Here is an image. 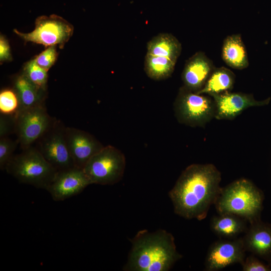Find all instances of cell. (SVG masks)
Returning <instances> with one entry per match:
<instances>
[{
	"label": "cell",
	"instance_id": "obj_26",
	"mask_svg": "<svg viewBox=\"0 0 271 271\" xmlns=\"http://www.w3.org/2000/svg\"><path fill=\"white\" fill-rule=\"evenodd\" d=\"M243 271H270L271 266L260 261L253 254L245 257L241 264Z\"/></svg>",
	"mask_w": 271,
	"mask_h": 271
},
{
	"label": "cell",
	"instance_id": "obj_24",
	"mask_svg": "<svg viewBox=\"0 0 271 271\" xmlns=\"http://www.w3.org/2000/svg\"><path fill=\"white\" fill-rule=\"evenodd\" d=\"M19 142L17 140H12L8 137L0 138V168L5 170L6 167L14 156Z\"/></svg>",
	"mask_w": 271,
	"mask_h": 271
},
{
	"label": "cell",
	"instance_id": "obj_12",
	"mask_svg": "<svg viewBox=\"0 0 271 271\" xmlns=\"http://www.w3.org/2000/svg\"><path fill=\"white\" fill-rule=\"evenodd\" d=\"M89 185L83 169L75 167L57 172L46 190L54 201H60L79 194Z\"/></svg>",
	"mask_w": 271,
	"mask_h": 271
},
{
	"label": "cell",
	"instance_id": "obj_28",
	"mask_svg": "<svg viewBox=\"0 0 271 271\" xmlns=\"http://www.w3.org/2000/svg\"><path fill=\"white\" fill-rule=\"evenodd\" d=\"M10 47L9 43L3 36L0 38V60L1 62L12 60Z\"/></svg>",
	"mask_w": 271,
	"mask_h": 271
},
{
	"label": "cell",
	"instance_id": "obj_11",
	"mask_svg": "<svg viewBox=\"0 0 271 271\" xmlns=\"http://www.w3.org/2000/svg\"><path fill=\"white\" fill-rule=\"evenodd\" d=\"M211 96L215 104V118L218 120H232L247 108L267 105L270 100V97L263 100H256L251 94L230 91Z\"/></svg>",
	"mask_w": 271,
	"mask_h": 271
},
{
	"label": "cell",
	"instance_id": "obj_4",
	"mask_svg": "<svg viewBox=\"0 0 271 271\" xmlns=\"http://www.w3.org/2000/svg\"><path fill=\"white\" fill-rule=\"evenodd\" d=\"M14 155L7 165V172L20 182L47 190L57 171L33 146Z\"/></svg>",
	"mask_w": 271,
	"mask_h": 271
},
{
	"label": "cell",
	"instance_id": "obj_8",
	"mask_svg": "<svg viewBox=\"0 0 271 271\" xmlns=\"http://www.w3.org/2000/svg\"><path fill=\"white\" fill-rule=\"evenodd\" d=\"M73 26L62 18L55 15L41 16L35 21V29L23 33L16 29L14 32L25 42H32L46 47L58 45L63 48L73 33Z\"/></svg>",
	"mask_w": 271,
	"mask_h": 271
},
{
	"label": "cell",
	"instance_id": "obj_18",
	"mask_svg": "<svg viewBox=\"0 0 271 271\" xmlns=\"http://www.w3.org/2000/svg\"><path fill=\"white\" fill-rule=\"evenodd\" d=\"M14 86L20 102L19 109L45 105L46 90L35 85L23 73L16 77Z\"/></svg>",
	"mask_w": 271,
	"mask_h": 271
},
{
	"label": "cell",
	"instance_id": "obj_20",
	"mask_svg": "<svg viewBox=\"0 0 271 271\" xmlns=\"http://www.w3.org/2000/svg\"><path fill=\"white\" fill-rule=\"evenodd\" d=\"M235 79L234 73L228 68L215 67L203 88L197 93L212 96L230 91Z\"/></svg>",
	"mask_w": 271,
	"mask_h": 271
},
{
	"label": "cell",
	"instance_id": "obj_13",
	"mask_svg": "<svg viewBox=\"0 0 271 271\" xmlns=\"http://www.w3.org/2000/svg\"><path fill=\"white\" fill-rule=\"evenodd\" d=\"M65 139L76 167L83 169L90 158L104 146L93 135L78 128L66 127Z\"/></svg>",
	"mask_w": 271,
	"mask_h": 271
},
{
	"label": "cell",
	"instance_id": "obj_19",
	"mask_svg": "<svg viewBox=\"0 0 271 271\" xmlns=\"http://www.w3.org/2000/svg\"><path fill=\"white\" fill-rule=\"evenodd\" d=\"M147 54L165 57L177 60L180 55L182 46L178 40L169 33H160L147 43Z\"/></svg>",
	"mask_w": 271,
	"mask_h": 271
},
{
	"label": "cell",
	"instance_id": "obj_22",
	"mask_svg": "<svg viewBox=\"0 0 271 271\" xmlns=\"http://www.w3.org/2000/svg\"><path fill=\"white\" fill-rule=\"evenodd\" d=\"M23 73L37 86L44 90H46L47 71L40 67L35 59L25 64Z\"/></svg>",
	"mask_w": 271,
	"mask_h": 271
},
{
	"label": "cell",
	"instance_id": "obj_10",
	"mask_svg": "<svg viewBox=\"0 0 271 271\" xmlns=\"http://www.w3.org/2000/svg\"><path fill=\"white\" fill-rule=\"evenodd\" d=\"M245 252L242 237L221 239L209 247L205 260V270L217 271L235 263L241 264Z\"/></svg>",
	"mask_w": 271,
	"mask_h": 271
},
{
	"label": "cell",
	"instance_id": "obj_9",
	"mask_svg": "<svg viewBox=\"0 0 271 271\" xmlns=\"http://www.w3.org/2000/svg\"><path fill=\"white\" fill-rule=\"evenodd\" d=\"M66 126L56 119L35 143V147L57 172L76 167L67 145Z\"/></svg>",
	"mask_w": 271,
	"mask_h": 271
},
{
	"label": "cell",
	"instance_id": "obj_5",
	"mask_svg": "<svg viewBox=\"0 0 271 271\" xmlns=\"http://www.w3.org/2000/svg\"><path fill=\"white\" fill-rule=\"evenodd\" d=\"M174 110L179 122L191 127H204L216 114L215 102L211 96L193 92L184 86L179 89Z\"/></svg>",
	"mask_w": 271,
	"mask_h": 271
},
{
	"label": "cell",
	"instance_id": "obj_14",
	"mask_svg": "<svg viewBox=\"0 0 271 271\" xmlns=\"http://www.w3.org/2000/svg\"><path fill=\"white\" fill-rule=\"evenodd\" d=\"M242 238L246 251L271 266V224L261 219L250 223Z\"/></svg>",
	"mask_w": 271,
	"mask_h": 271
},
{
	"label": "cell",
	"instance_id": "obj_23",
	"mask_svg": "<svg viewBox=\"0 0 271 271\" xmlns=\"http://www.w3.org/2000/svg\"><path fill=\"white\" fill-rule=\"evenodd\" d=\"M19 108V100L14 90L7 89L1 92V113L6 115H14Z\"/></svg>",
	"mask_w": 271,
	"mask_h": 271
},
{
	"label": "cell",
	"instance_id": "obj_6",
	"mask_svg": "<svg viewBox=\"0 0 271 271\" xmlns=\"http://www.w3.org/2000/svg\"><path fill=\"white\" fill-rule=\"evenodd\" d=\"M125 165L123 153L108 145L93 155L83 170L91 184L113 185L122 179Z\"/></svg>",
	"mask_w": 271,
	"mask_h": 271
},
{
	"label": "cell",
	"instance_id": "obj_1",
	"mask_svg": "<svg viewBox=\"0 0 271 271\" xmlns=\"http://www.w3.org/2000/svg\"><path fill=\"white\" fill-rule=\"evenodd\" d=\"M221 180V173L213 164L188 166L169 192L174 212L187 219H204L220 193Z\"/></svg>",
	"mask_w": 271,
	"mask_h": 271
},
{
	"label": "cell",
	"instance_id": "obj_17",
	"mask_svg": "<svg viewBox=\"0 0 271 271\" xmlns=\"http://www.w3.org/2000/svg\"><path fill=\"white\" fill-rule=\"evenodd\" d=\"M221 56L229 67L241 70L249 65L247 54L240 34L228 36L224 40Z\"/></svg>",
	"mask_w": 271,
	"mask_h": 271
},
{
	"label": "cell",
	"instance_id": "obj_27",
	"mask_svg": "<svg viewBox=\"0 0 271 271\" xmlns=\"http://www.w3.org/2000/svg\"><path fill=\"white\" fill-rule=\"evenodd\" d=\"M15 131V119L14 115L1 114L0 138L8 137L12 131Z\"/></svg>",
	"mask_w": 271,
	"mask_h": 271
},
{
	"label": "cell",
	"instance_id": "obj_25",
	"mask_svg": "<svg viewBox=\"0 0 271 271\" xmlns=\"http://www.w3.org/2000/svg\"><path fill=\"white\" fill-rule=\"evenodd\" d=\"M57 57L55 46H49L35 58L37 63L48 71L53 65Z\"/></svg>",
	"mask_w": 271,
	"mask_h": 271
},
{
	"label": "cell",
	"instance_id": "obj_2",
	"mask_svg": "<svg viewBox=\"0 0 271 271\" xmlns=\"http://www.w3.org/2000/svg\"><path fill=\"white\" fill-rule=\"evenodd\" d=\"M131 241L125 270L168 271L182 257L177 250L173 236L165 230L152 232L142 230Z\"/></svg>",
	"mask_w": 271,
	"mask_h": 271
},
{
	"label": "cell",
	"instance_id": "obj_3",
	"mask_svg": "<svg viewBox=\"0 0 271 271\" xmlns=\"http://www.w3.org/2000/svg\"><path fill=\"white\" fill-rule=\"evenodd\" d=\"M264 195L249 180L241 178L222 188L214 204L218 214H231L252 223L260 220Z\"/></svg>",
	"mask_w": 271,
	"mask_h": 271
},
{
	"label": "cell",
	"instance_id": "obj_15",
	"mask_svg": "<svg viewBox=\"0 0 271 271\" xmlns=\"http://www.w3.org/2000/svg\"><path fill=\"white\" fill-rule=\"evenodd\" d=\"M214 68L212 61L204 53L197 52L185 63L182 73L183 86L193 92H198Z\"/></svg>",
	"mask_w": 271,
	"mask_h": 271
},
{
	"label": "cell",
	"instance_id": "obj_16",
	"mask_svg": "<svg viewBox=\"0 0 271 271\" xmlns=\"http://www.w3.org/2000/svg\"><path fill=\"white\" fill-rule=\"evenodd\" d=\"M247 222L245 219L234 214H218L211 218L210 226L212 231L219 237L234 239L245 232Z\"/></svg>",
	"mask_w": 271,
	"mask_h": 271
},
{
	"label": "cell",
	"instance_id": "obj_21",
	"mask_svg": "<svg viewBox=\"0 0 271 271\" xmlns=\"http://www.w3.org/2000/svg\"><path fill=\"white\" fill-rule=\"evenodd\" d=\"M176 61L165 57L146 54L144 70L147 76L155 80L169 78L173 73Z\"/></svg>",
	"mask_w": 271,
	"mask_h": 271
},
{
	"label": "cell",
	"instance_id": "obj_7",
	"mask_svg": "<svg viewBox=\"0 0 271 271\" xmlns=\"http://www.w3.org/2000/svg\"><path fill=\"white\" fill-rule=\"evenodd\" d=\"M15 132L22 150L35 144L55 123L44 105L20 109L14 115Z\"/></svg>",
	"mask_w": 271,
	"mask_h": 271
}]
</instances>
